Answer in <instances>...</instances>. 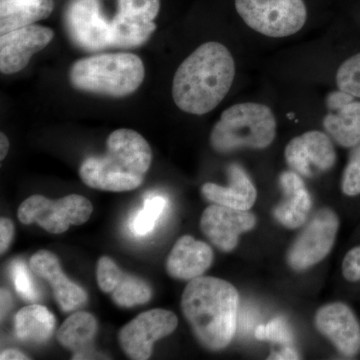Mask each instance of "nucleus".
<instances>
[{"instance_id":"nucleus-5","label":"nucleus","mask_w":360,"mask_h":360,"mask_svg":"<svg viewBox=\"0 0 360 360\" xmlns=\"http://www.w3.org/2000/svg\"><path fill=\"white\" fill-rule=\"evenodd\" d=\"M276 135V120L264 104L238 103L227 108L212 129L210 143L219 153L269 148Z\"/></svg>"},{"instance_id":"nucleus-26","label":"nucleus","mask_w":360,"mask_h":360,"mask_svg":"<svg viewBox=\"0 0 360 360\" xmlns=\"http://www.w3.org/2000/svg\"><path fill=\"white\" fill-rule=\"evenodd\" d=\"M338 89L360 98V52L347 59L336 73Z\"/></svg>"},{"instance_id":"nucleus-10","label":"nucleus","mask_w":360,"mask_h":360,"mask_svg":"<svg viewBox=\"0 0 360 360\" xmlns=\"http://www.w3.org/2000/svg\"><path fill=\"white\" fill-rule=\"evenodd\" d=\"M65 25L71 40L84 51L110 46V22L104 18L97 0H71Z\"/></svg>"},{"instance_id":"nucleus-12","label":"nucleus","mask_w":360,"mask_h":360,"mask_svg":"<svg viewBox=\"0 0 360 360\" xmlns=\"http://www.w3.org/2000/svg\"><path fill=\"white\" fill-rule=\"evenodd\" d=\"M257 224V217L248 210L212 205L203 212L200 229L206 238L224 252L238 245L239 236L250 231Z\"/></svg>"},{"instance_id":"nucleus-33","label":"nucleus","mask_w":360,"mask_h":360,"mask_svg":"<svg viewBox=\"0 0 360 360\" xmlns=\"http://www.w3.org/2000/svg\"><path fill=\"white\" fill-rule=\"evenodd\" d=\"M13 236V224L11 220L0 219V252L4 255L11 245Z\"/></svg>"},{"instance_id":"nucleus-11","label":"nucleus","mask_w":360,"mask_h":360,"mask_svg":"<svg viewBox=\"0 0 360 360\" xmlns=\"http://www.w3.org/2000/svg\"><path fill=\"white\" fill-rule=\"evenodd\" d=\"M286 162L293 172L304 177H315L335 167L336 153L328 135L317 130L291 139L284 151Z\"/></svg>"},{"instance_id":"nucleus-38","label":"nucleus","mask_w":360,"mask_h":360,"mask_svg":"<svg viewBox=\"0 0 360 360\" xmlns=\"http://www.w3.org/2000/svg\"><path fill=\"white\" fill-rule=\"evenodd\" d=\"M11 1H18V0H0V4H1V2H11Z\"/></svg>"},{"instance_id":"nucleus-17","label":"nucleus","mask_w":360,"mask_h":360,"mask_svg":"<svg viewBox=\"0 0 360 360\" xmlns=\"http://www.w3.org/2000/svg\"><path fill=\"white\" fill-rule=\"evenodd\" d=\"M283 200L274 208V214L279 224L288 229H298L307 222L311 210V198L300 175L285 172L279 179Z\"/></svg>"},{"instance_id":"nucleus-36","label":"nucleus","mask_w":360,"mask_h":360,"mask_svg":"<svg viewBox=\"0 0 360 360\" xmlns=\"http://www.w3.org/2000/svg\"><path fill=\"white\" fill-rule=\"evenodd\" d=\"M11 304H13V298H11V293L6 290H1V319H4V315L7 314L11 309Z\"/></svg>"},{"instance_id":"nucleus-13","label":"nucleus","mask_w":360,"mask_h":360,"mask_svg":"<svg viewBox=\"0 0 360 360\" xmlns=\"http://www.w3.org/2000/svg\"><path fill=\"white\" fill-rule=\"evenodd\" d=\"M51 28L30 25L13 30L0 37V70L4 75L20 72L35 53L42 51L53 39Z\"/></svg>"},{"instance_id":"nucleus-9","label":"nucleus","mask_w":360,"mask_h":360,"mask_svg":"<svg viewBox=\"0 0 360 360\" xmlns=\"http://www.w3.org/2000/svg\"><path fill=\"white\" fill-rule=\"evenodd\" d=\"M179 319L174 312L165 309H153L137 315L123 326L118 340L123 352L130 359L146 360L153 354L156 340L172 335L176 329Z\"/></svg>"},{"instance_id":"nucleus-27","label":"nucleus","mask_w":360,"mask_h":360,"mask_svg":"<svg viewBox=\"0 0 360 360\" xmlns=\"http://www.w3.org/2000/svg\"><path fill=\"white\" fill-rule=\"evenodd\" d=\"M117 13L144 21H153L160 9V0H118Z\"/></svg>"},{"instance_id":"nucleus-20","label":"nucleus","mask_w":360,"mask_h":360,"mask_svg":"<svg viewBox=\"0 0 360 360\" xmlns=\"http://www.w3.org/2000/svg\"><path fill=\"white\" fill-rule=\"evenodd\" d=\"M323 127L329 136L345 148H354L360 142V103L352 101L324 117Z\"/></svg>"},{"instance_id":"nucleus-16","label":"nucleus","mask_w":360,"mask_h":360,"mask_svg":"<svg viewBox=\"0 0 360 360\" xmlns=\"http://www.w3.org/2000/svg\"><path fill=\"white\" fill-rule=\"evenodd\" d=\"M213 262V251L203 241L184 236L175 243L167 258V270L170 276L193 281L202 276Z\"/></svg>"},{"instance_id":"nucleus-35","label":"nucleus","mask_w":360,"mask_h":360,"mask_svg":"<svg viewBox=\"0 0 360 360\" xmlns=\"http://www.w3.org/2000/svg\"><path fill=\"white\" fill-rule=\"evenodd\" d=\"M1 360H23L30 359V357L26 356L22 352H18L16 349H7L1 352L0 355Z\"/></svg>"},{"instance_id":"nucleus-3","label":"nucleus","mask_w":360,"mask_h":360,"mask_svg":"<svg viewBox=\"0 0 360 360\" xmlns=\"http://www.w3.org/2000/svg\"><path fill=\"white\" fill-rule=\"evenodd\" d=\"M108 150L82 162V181L99 191H129L141 186L153 161V151L142 135L132 129L115 130L108 136Z\"/></svg>"},{"instance_id":"nucleus-23","label":"nucleus","mask_w":360,"mask_h":360,"mask_svg":"<svg viewBox=\"0 0 360 360\" xmlns=\"http://www.w3.org/2000/svg\"><path fill=\"white\" fill-rule=\"evenodd\" d=\"M155 21H144L116 13L110 21V46L131 49L141 46L155 32Z\"/></svg>"},{"instance_id":"nucleus-14","label":"nucleus","mask_w":360,"mask_h":360,"mask_svg":"<svg viewBox=\"0 0 360 360\" xmlns=\"http://www.w3.org/2000/svg\"><path fill=\"white\" fill-rule=\"evenodd\" d=\"M317 330L328 338L345 356H354L360 352V323L356 315L345 303L324 305L315 314Z\"/></svg>"},{"instance_id":"nucleus-29","label":"nucleus","mask_w":360,"mask_h":360,"mask_svg":"<svg viewBox=\"0 0 360 360\" xmlns=\"http://www.w3.org/2000/svg\"><path fill=\"white\" fill-rule=\"evenodd\" d=\"M11 276L15 290L18 295L27 300V302H35L39 298V292L35 288L30 271L25 262L16 260L11 266Z\"/></svg>"},{"instance_id":"nucleus-4","label":"nucleus","mask_w":360,"mask_h":360,"mask_svg":"<svg viewBox=\"0 0 360 360\" xmlns=\"http://www.w3.org/2000/svg\"><path fill=\"white\" fill-rule=\"evenodd\" d=\"M146 77L143 61L129 52L99 54L73 63L70 84L89 94L124 97L134 94Z\"/></svg>"},{"instance_id":"nucleus-7","label":"nucleus","mask_w":360,"mask_h":360,"mask_svg":"<svg viewBox=\"0 0 360 360\" xmlns=\"http://www.w3.org/2000/svg\"><path fill=\"white\" fill-rule=\"evenodd\" d=\"M92 210L91 202L78 194H71L58 200L32 195L21 203L18 219L23 224L37 222L49 233L60 234L68 231L70 225L85 224Z\"/></svg>"},{"instance_id":"nucleus-19","label":"nucleus","mask_w":360,"mask_h":360,"mask_svg":"<svg viewBox=\"0 0 360 360\" xmlns=\"http://www.w3.org/2000/svg\"><path fill=\"white\" fill-rule=\"evenodd\" d=\"M53 0H18L0 4V33L6 34L37 21L45 20L52 13Z\"/></svg>"},{"instance_id":"nucleus-18","label":"nucleus","mask_w":360,"mask_h":360,"mask_svg":"<svg viewBox=\"0 0 360 360\" xmlns=\"http://www.w3.org/2000/svg\"><path fill=\"white\" fill-rule=\"evenodd\" d=\"M229 186L208 182L202 186V194L206 200L215 205L229 206L236 210H250L257 200V189L250 176L240 165H229Z\"/></svg>"},{"instance_id":"nucleus-32","label":"nucleus","mask_w":360,"mask_h":360,"mask_svg":"<svg viewBox=\"0 0 360 360\" xmlns=\"http://www.w3.org/2000/svg\"><path fill=\"white\" fill-rule=\"evenodd\" d=\"M354 101V96L347 92L338 89V91L331 92L326 98V105L329 111L340 110L342 106Z\"/></svg>"},{"instance_id":"nucleus-22","label":"nucleus","mask_w":360,"mask_h":360,"mask_svg":"<svg viewBox=\"0 0 360 360\" xmlns=\"http://www.w3.org/2000/svg\"><path fill=\"white\" fill-rule=\"evenodd\" d=\"M98 324L94 315L77 311L63 322L58 333V342L75 352V359L84 354L96 338Z\"/></svg>"},{"instance_id":"nucleus-28","label":"nucleus","mask_w":360,"mask_h":360,"mask_svg":"<svg viewBox=\"0 0 360 360\" xmlns=\"http://www.w3.org/2000/svg\"><path fill=\"white\" fill-rule=\"evenodd\" d=\"M341 189L347 196L360 194V142L354 146L341 180Z\"/></svg>"},{"instance_id":"nucleus-1","label":"nucleus","mask_w":360,"mask_h":360,"mask_svg":"<svg viewBox=\"0 0 360 360\" xmlns=\"http://www.w3.org/2000/svg\"><path fill=\"white\" fill-rule=\"evenodd\" d=\"M234 77L236 63L229 49L219 42H205L177 68L172 97L184 112L206 115L224 101Z\"/></svg>"},{"instance_id":"nucleus-30","label":"nucleus","mask_w":360,"mask_h":360,"mask_svg":"<svg viewBox=\"0 0 360 360\" xmlns=\"http://www.w3.org/2000/svg\"><path fill=\"white\" fill-rule=\"evenodd\" d=\"M255 336L259 340H270L278 343H290L292 340L290 328L285 321L276 319L269 322L266 326H259L255 329Z\"/></svg>"},{"instance_id":"nucleus-24","label":"nucleus","mask_w":360,"mask_h":360,"mask_svg":"<svg viewBox=\"0 0 360 360\" xmlns=\"http://www.w3.org/2000/svg\"><path fill=\"white\" fill-rule=\"evenodd\" d=\"M111 297L120 307H134L149 302L153 295L150 286L139 277L129 276L123 272L113 290Z\"/></svg>"},{"instance_id":"nucleus-8","label":"nucleus","mask_w":360,"mask_h":360,"mask_svg":"<svg viewBox=\"0 0 360 360\" xmlns=\"http://www.w3.org/2000/svg\"><path fill=\"white\" fill-rule=\"evenodd\" d=\"M338 229L340 219L333 210L322 208L315 213L288 250L290 267L307 269L328 257L335 245Z\"/></svg>"},{"instance_id":"nucleus-6","label":"nucleus","mask_w":360,"mask_h":360,"mask_svg":"<svg viewBox=\"0 0 360 360\" xmlns=\"http://www.w3.org/2000/svg\"><path fill=\"white\" fill-rule=\"evenodd\" d=\"M236 8L251 30L274 39L295 34L307 20L303 0H236Z\"/></svg>"},{"instance_id":"nucleus-15","label":"nucleus","mask_w":360,"mask_h":360,"mask_svg":"<svg viewBox=\"0 0 360 360\" xmlns=\"http://www.w3.org/2000/svg\"><path fill=\"white\" fill-rule=\"evenodd\" d=\"M30 266L37 276L51 284L54 297L63 311H72L86 302V292L63 274L54 253L49 250L37 251L30 258Z\"/></svg>"},{"instance_id":"nucleus-37","label":"nucleus","mask_w":360,"mask_h":360,"mask_svg":"<svg viewBox=\"0 0 360 360\" xmlns=\"http://www.w3.org/2000/svg\"><path fill=\"white\" fill-rule=\"evenodd\" d=\"M9 141L4 132L0 134V160H4L8 153Z\"/></svg>"},{"instance_id":"nucleus-31","label":"nucleus","mask_w":360,"mask_h":360,"mask_svg":"<svg viewBox=\"0 0 360 360\" xmlns=\"http://www.w3.org/2000/svg\"><path fill=\"white\" fill-rule=\"evenodd\" d=\"M342 274L349 283L360 281V246H355L345 255L342 262Z\"/></svg>"},{"instance_id":"nucleus-25","label":"nucleus","mask_w":360,"mask_h":360,"mask_svg":"<svg viewBox=\"0 0 360 360\" xmlns=\"http://www.w3.org/2000/svg\"><path fill=\"white\" fill-rule=\"evenodd\" d=\"M167 206V200L160 194L146 196L143 207L135 213L130 221V231L135 236H146L155 229Z\"/></svg>"},{"instance_id":"nucleus-34","label":"nucleus","mask_w":360,"mask_h":360,"mask_svg":"<svg viewBox=\"0 0 360 360\" xmlns=\"http://www.w3.org/2000/svg\"><path fill=\"white\" fill-rule=\"evenodd\" d=\"M270 359H300L297 352L292 348L285 347L281 352H276L269 357Z\"/></svg>"},{"instance_id":"nucleus-21","label":"nucleus","mask_w":360,"mask_h":360,"mask_svg":"<svg viewBox=\"0 0 360 360\" xmlns=\"http://www.w3.org/2000/svg\"><path fill=\"white\" fill-rule=\"evenodd\" d=\"M54 326L53 314L42 305H28L15 315L16 336L26 342H45L51 338Z\"/></svg>"},{"instance_id":"nucleus-2","label":"nucleus","mask_w":360,"mask_h":360,"mask_svg":"<svg viewBox=\"0 0 360 360\" xmlns=\"http://www.w3.org/2000/svg\"><path fill=\"white\" fill-rule=\"evenodd\" d=\"M239 295L231 283L217 277L200 276L187 284L181 309L194 335L208 349H224L238 326Z\"/></svg>"}]
</instances>
